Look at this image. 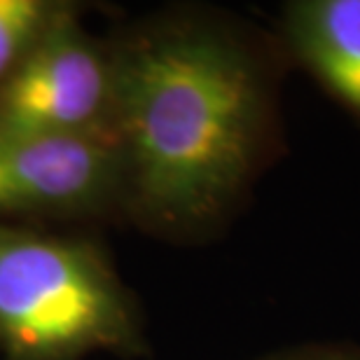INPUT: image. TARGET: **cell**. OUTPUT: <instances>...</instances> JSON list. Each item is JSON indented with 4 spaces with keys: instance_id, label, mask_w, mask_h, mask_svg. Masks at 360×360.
Wrapping results in <instances>:
<instances>
[{
    "instance_id": "cell-7",
    "label": "cell",
    "mask_w": 360,
    "mask_h": 360,
    "mask_svg": "<svg viewBox=\"0 0 360 360\" xmlns=\"http://www.w3.org/2000/svg\"><path fill=\"white\" fill-rule=\"evenodd\" d=\"M262 360H360L356 344H304V347L276 351Z\"/></svg>"
},
{
    "instance_id": "cell-2",
    "label": "cell",
    "mask_w": 360,
    "mask_h": 360,
    "mask_svg": "<svg viewBox=\"0 0 360 360\" xmlns=\"http://www.w3.org/2000/svg\"><path fill=\"white\" fill-rule=\"evenodd\" d=\"M139 314L96 248L0 227V349L12 360L136 354Z\"/></svg>"
},
{
    "instance_id": "cell-3",
    "label": "cell",
    "mask_w": 360,
    "mask_h": 360,
    "mask_svg": "<svg viewBox=\"0 0 360 360\" xmlns=\"http://www.w3.org/2000/svg\"><path fill=\"white\" fill-rule=\"evenodd\" d=\"M112 47L84 33L63 7L31 54L0 87V139L112 134Z\"/></svg>"
},
{
    "instance_id": "cell-1",
    "label": "cell",
    "mask_w": 360,
    "mask_h": 360,
    "mask_svg": "<svg viewBox=\"0 0 360 360\" xmlns=\"http://www.w3.org/2000/svg\"><path fill=\"white\" fill-rule=\"evenodd\" d=\"M122 206L167 236L211 232L278 146L274 52L208 14H171L112 47Z\"/></svg>"
},
{
    "instance_id": "cell-6",
    "label": "cell",
    "mask_w": 360,
    "mask_h": 360,
    "mask_svg": "<svg viewBox=\"0 0 360 360\" xmlns=\"http://www.w3.org/2000/svg\"><path fill=\"white\" fill-rule=\"evenodd\" d=\"M59 10V3L47 0H0V87L38 45Z\"/></svg>"
},
{
    "instance_id": "cell-5",
    "label": "cell",
    "mask_w": 360,
    "mask_h": 360,
    "mask_svg": "<svg viewBox=\"0 0 360 360\" xmlns=\"http://www.w3.org/2000/svg\"><path fill=\"white\" fill-rule=\"evenodd\" d=\"M281 49L360 122V0H292Z\"/></svg>"
},
{
    "instance_id": "cell-4",
    "label": "cell",
    "mask_w": 360,
    "mask_h": 360,
    "mask_svg": "<svg viewBox=\"0 0 360 360\" xmlns=\"http://www.w3.org/2000/svg\"><path fill=\"white\" fill-rule=\"evenodd\" d=\"M122 199V157L110 134L0 139V215L94 213Z\"/></svg>"
}]
</instances>
